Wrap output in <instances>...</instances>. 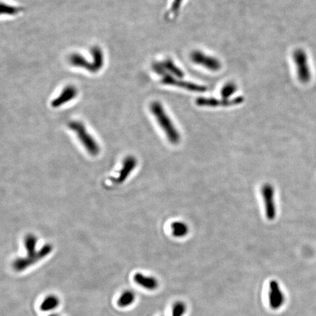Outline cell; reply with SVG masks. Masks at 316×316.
<instances>
[{"instance_id": "16", "label": "cell", "mask_w": 316, "mask_h": 316, "mask_svg": "<svg viewBox=\"0 0 316 316\" xmlns=\"http://www.w3.org/2000/svg\"><path fill=\"white\" fill-rule=\"evenodd\" d=\"M60 304V300L56 296H48L43 301L41 305V310L44 312L54 310Z\"/></svg>"}, {"instance_id": "10", "label": "cell", "mask_w": 316, "mask_h": 316, "mask_svg": "<svg viewBox=\"0 0 316 316\" xmlns=\"http://www.w3.org/2000/svg\"><path fill=\"white\" fill-rule=\"evenodd\" d=\"M77 95L78 90L76 87L73 85L67 86L60 93V95L51 102V106L54 108L60 107L63 105L71 101Z\"/></svg>"}, {"instance_id": "9", "label": "cell", "mask_w": 316, "mask_h": 316, "mask_svg": "<svg viewBox=\"0 0 316 316\" xmlns=\"http://www.w3.org/2000/svg\"><path fill=\"white\" fill-rule=\"evenodd\" d=\"M137 163V160L135 157L132 156V155L126 157L123 161V167L119 174V176L115 179H112V182L116 185L123 183L128 178L133 171L136 169Z\"/></svg>"}, {"instance_id": "7", "label": "cell", "mask_w": 316, "mask_h": 316, "mask_svg": "<svg viewBox=\"0 0 316 316\" xmlns=\"http://www.w3.org/2000/svg\"><path fill=\"white\" fill-rule=\"evenodd\" d=\"M274 188L269 184H266L261 188V195L264 199L265 212L267 219L272 221L276 216V206L274 204Z\"/></svg>"}, {"instance_id": "13", "label": "cell", "mask_w": 316, "mask_h": 316, "mask_svg": "<svg viewBox=\"0 0 316 316\" xmlns=\"http://www.w3.org/2000/svg\"><path fill=\"white\" fill-rule=\"evenodd\" d=\"M69 62L74 67L86 69L93 73V65L90 62L87 61L84 57L79 54H73L69 58Z\"/></svg>"}, {"instance_id": "17", "label": "cell", "mask_w": 316, "mask_h": 316, "mask_svg": "<svg viewBox=\"0 0 316 316\" xmlns=\"http://www.w3.org/2000/svg\"><path fill=\"white\" fill-rule=\"evenodd\" d=\"M22 9L13 5L0 2V15L14 16L21 12Z\"/></svg>"}, {"instance_id": "8", "label": "cell", "mask_w": 316, "mask_h": 316, "mask_svg": "<svg viewBox=\"0 0 316 316\" xmlns=\"http://www.w3.org/2000/svg\"><path fill=\"white\" fill-rule=\"evenodd\" d=\"M243 102V98L241 97H236V98L232 99V100H218V99L215 98H207V97H199L197 99L196 103L197 106H200V107H228V106H237V105L241 104Z\"/></svg>"}, {"instance_id": "11", "label": "cell", "mask_w": 316, "mask_h": 316, "mask_svg": "<svg viewBox=\"0 0 316 316\" xmlns=\"http://www.w3.org/2000/svg\"><path fill=\"white\" fill-rule=\"evenodd\" d=\"M133 280L138 285L145 289L149 290V291H154V290L157 289L159 285L158 280L155 279L153 277L144 275L142 273L138 272L135 274Z\"/></svg>"}, {"instance_id": "15", "label": "cell", "mask_w": 316, "mask_h": 316, "mask_svg": "<svg viewBox=\"0 0 316 316\" xmlns=\"http://www.w3.org/2000/svg\"><path fill=\"white\" fill-rule=\"evenodd\" d=\"M136 300V295L131 291H126L123 292L118 300L117 304L121 307H128L131 305Z\"/></svg>"}, {"instance_id": "20", "label": "cell", "mask_w": 316, "mask_h": 316, "mask_svg": "<svg viewBox=\"0 0 316 316\" xmlns=\"http://www.w3.org/2000/svg\"><path fill=\"white\" fill-rule=\"evenodd\" d=\"M182 2H183V0H174L172 8H171V12L174 13V14H177L178 11L180 9Z\"/></svg>"}, {"instance_id": "5", "label": "cell", "mask_w": 316, "mask_h": 316, "mask_svg": "<svg viewBox=\"0 0 316 316\" xmlns=\"http://www.w3.org/2000/svg\"><path fill=\"white\" fill-rule=\"evenodd\" d=\"M190 60L195 64L202 66L211 71H218L222 67L221 62L218 59L204 54L200 51H192L190 54Z\"/></svg>"}, {"instance_id": "2", "label": "cell", "mask_w": 316, "mask_h": 316, "mask_svg": "<svg viewBox=\"0 0 316 316\" xmlns=\"http://www.w3.org/2000/svg\"><path fill=\"white\" fill-rule=\"evenodd\" d=\"M149 109L151 113L155 116L157 123L164 132L169 142L174 145L178 144L180 142V134L161 103L153 102L151 103Z\"/></svg>"}, {"instance_id": "6", "label": "cell", "mask_w": 316, "mask_h": 316, "mask_svg": "<svg viewBox=\"0 0 316 316\" xmlns=\"http://www.w3.org/2000/svg\"><path fill=\"white\" fill-rule=\"evenodd\" d=\"M162 83L166 85L173 86V87H180L186 90L191 92H196V93H202L206 91V87L194 83L185 81L182 79L174 77L171 75L166 74L162 76Z\"/></svg>"}, {"instance_id": "4", "label": "cell", "mask_w": 316, "mask_h": 316, "mask_svg": "<svg viewBox=\"0 0 316 316\" xmlns=\"http://www.w3.org/2000/svg\"><path fill=\"white\" fill-rule=\"evenodd\" d=\"M269 304L274 310H279L285 301V294L277 281H271L269 284Z\"/></svg>"}, {"instance_id": "21", "label": "cell", "mask_w": 316, "mask_h": 316, "mask_svg": "<svg viewBox=\"0 0 316 316\" xmlns=\"http://www.w3.org/2000/svg\"><path fill=\"white\" fill-rule=\"evenodd\" d=\"M57 316V315L54 314V315H51V316Z\"/></svg>"}, {"instance_id": "19", "label": "cell", "mask_w": 316, "mask_h": 316, "mask_svg": "<svg viewBox=\"0 0 316 316\" xmlns=\"http://www.w3.org/2000/svg\"><path fill=\"white\" fill-rule=\"evenodd\" d=\"M186 312V305L182 301H176L172 308V316H183Z\"/></svg>"}, {"instance_id": "1", "label": "cell", "mask_w": 316, "mask_h": 316, "mask_svg": "<svg viewBox=\"0 0 316 316\" xmlns=\"http://www.w3.org/2000/svg\"><path fill=\"white\" fill-rule=\"evenodd\" d=\"M37 242V238L35 236L32 234L26 236L24 243H25L27 255L24 258H17L16 261H14L13 267L16 271H21L23 270H25L29 267H31L33 264H36L47 255H49L50 253L52 251V245H49V244L44 245L39 251H36Z\"/></svg>"}, {"instance_id": "12", "label": "cell", "mask_w": 316, "mask_h": 316, "mask_svg": "<svg viewBox=\"0 0 316 316\" xmlns=\"http://www.w3.org/2000/svg\"><path fill=\"white\" fill-rule=\"evenodd\" d=\"M93 55V73L100 71L104 64V57L101 48L98 47H93L91 50Z\"/></svg>"}, {"instance_id": "3", "label": "cell", "mask_w": 316, "mask_h": 316, "mask_svg": "<svg viewBox=\"0 0 316 316\" xmlns=\"http://www.w3.org/2000/svg\"><path fill=\"white\" fill-rule=\"evenodd\" d=\"M68 127L73 130L80 142L82 143L86 150L92 156H97L100 153V147L93 136L87 132L85 126L81 122L71 121L68 123Z\"/></svg>"}, {"instance_id": "18", "label": "cell", "mask_w": 316, "mask_h": 316, "mask_svg": "<svg viewBox=\"0 0 316 316\" xmlns=\"http://www.w3.org/2000/svg\"><path fill=\"white\" fill-rule=\"evenodd\" d=\"M237 85L234 84V83L230 82L225 84L221 91V94L222 99L228 100L237 92Z\"/></svg>"}, {"instance_id": "14", "label": "cell", "mask_w": 316, "mask_h": 316, "mask_svg": "<svg viewBox=\"0 0 316 316\" xmlns=\"http://www.w3.org/2000/svg\"><path fill=\"white\" fill-rule=\"evenodd\" d=\"M172 228V235L176 238H182L185 237L189 232L188 225L182 221H176L171 225Z\"/></svg>"}]
</instances>
